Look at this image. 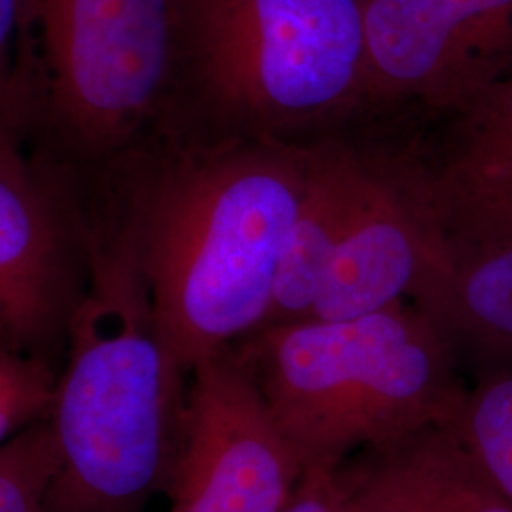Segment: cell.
Listing matches in <instances>:
<instances>
[{
    "mask_svg": "<svg viewBox=\"0 0 512 512\" xmlns=\"http://www.w3.org/2000/svg\"><path fill=\"white\" fill-rule=\"evenodd\" d=\"M433 427L384 448H368L357 465L336 467L349 512H448Z\"/></svg>",
    "mask_w": 512,
    "mask_h": 512,
    "instance_id": "cell-13",
    "label": "cell"
},
{
    "mask_svg": "<svg viewBox=\"0 0 512 512\" xmlns=\"http://www.w3.org/2000/svg\"><path fill=\"white\" fill-rule=\"evenodd\" d=\"M416 207L439 251L512 241V73L458 110Z\"/></svg>",
    "mask_w": 512,
    "mask_h": 512,
    "instance_id": "cell-8",
    "label": "cell"
},
{
    "mask_svg": "<svg viewBox=\"0 0 512 512\" xmlns=\"http://www.w3.org/2000/svg\"><path fill=\"white\" fill-rule=\"evenodd\" d=\"M366 95L465 109L512 73V0H359Z\"/></svg>",
    "mask_w": 512,
    "mask_h": 512,
    "instance_id": "cell-7",
    "label": "cell"
},
{
    "mask_svg": "<svg viewBox=\"0 0 512 512\" xmlns=\"http://www.w3.org/2000/svg\"><path fill=\"white\" fill-rule=\"evenodd\" d=\"M54 393L55 382L42 366L19 359L0 372V446L48 420Z\"/></svg>",
    "mask_w": 512,
    "mask_h": 512,
    "instance_id": "cell-17",
    "label": "cell"
},
{
    "mask_svg": "<svg viewBox=\"0 0 512 512\" xmlns=\"http://www.w3.org/2000/svg\"><path fill=\"white\" fill-rule=\"evenodd\" d=\"M29 12L55 101L92 139L131 128L179 61L177 0H21Z\"/></svg>",
    "mask_w": 512,
    "mask_h": 512,
    "instance_id": "cell-5",
    "label": "cell"
},
{
    "mask_svg": "<svg viewBox=\"0 0 512 512\" xmlns=\"http://www.w3.org/2000/svg\"><path fill=\"white\" fill-rule=\"evenodd\" d=\"M302 465L245 359L224 349L190 372L167 512H283Z\"/></svg>",
    "mask_w": 512,
    "mask_h": 512,
    "instance_id": "cell-6",
    "label": "cell"
},
{
    "mask_svg": "<svg viewBox=\"0 0 512 512\" xmlns=\"http://www.w3.org/2000/svg\"><path fill=\"white\" fill-rule=\"evenodd\" d=\"M448 427L512 503V374L480 376Z\"/></svg>",
    "mask_w": 512,
    "mask_h": 512,
    "instance_id": "cell-14",
    "label": "cell"
},
{
    "mask_svg": "<svg viewBox=\"0 0 512 512\" xmlns=\"http://www.w3.org/2000/svg\"><path fill=\"white\" fill-rule=\"evenodd\" d=\"M21 23V0H0V120L8 103L10 88V59L14 48V37Z\"/></svg>",
    "mask_w": 512,
    "mask_h": 512,
    "instance_id": "cell-18",
    "label": "cell"
},
{
    "mask_svg": "<svg viewBox=\"0 0 512 512\" xmlns=\"http://www.w3.org/2000/svg\"><path fill=\"white\" fill-rule=\"evenodd\" d=\"M433 450L448 512H512L458 437L444 425L433 427Z\"/></svg>",
    "mask_w": 512,
    "mask_h": 512,
    "instance_id": "cell-16",
    "label": "cell"
},
{
    "mask_svg": "<svg viewBox=\"0 0 512 512\" xmlns=\"http://www.w3.org/2000/svg\"><path fill=\"white\" fill-rule=\"evenodd\" d=\"M236 349L302 471L450 425L465 397L454 351L404 302L355 319L268 327Z\"/></svg>",
    "mask_w": 512,
    "mask_h": 512,
    "instance_id": "cell-3",
    "label": "cell"
},
{
    "mask_svg": "<svg viewBox=\"0 0 512 512\" xmlns=\"http://www.w3.org/2000/svg\"><path fill=\"white\" fill-rule=\"evenodd\" d=\"M437 256L414 200L372 175L306 321L355 319L403 302Z\"/></svg>",
    "mask_w": 512,
    "mask_h": 512,
    "instance_id": "cell-9",
    "label": "cell"
},
{
    "mask_svg": "<svg viewBox=\"0 0 512 512\" xmlns=\"http://www.w3.org/2000/svg\"><path fill=\"white\" fill-rule=\"evenodd\" d=\"M57 448L48 420L0 446V512H50Z\"/></svg>",
    "mask_w": 512,
    "mask_h": 512,
    "instance_id": "cell-15",
    "label": "cell"
},
{
    "mask_svg": "<svg viewBox=\"0 0 512 512\" xmlns=\"http://www.w3.org/2000/svg\"><path fill=\"white\" fill-rule=\"evenodd\" d=\"M370 177L372 173L346 156L310 154L304 194L279 262L270 311L258 330L308 319Z\"/></svg>",
    "mask_w": 512,
    "mask_h": 512,
    "instance_id": "cell-12",
    "label": "cell"
},
{
    "mask_svg": "<svg viewBox=\"0 0 512 512\" xmlns=\"http://www.w3.org/2000/svg\"><path fill=\"white\" fill-rule=\"evenodd\" d=\"M308 164L310 152L241 148L158 194L139 253L160 336L186 374L264 325Z\"/></svg>",
    "mask_w": 512,
    "mask_h": 512,
    "instance_id": "cell-2",
    "label": "cell"
},
{
    "mask_svg": "<svg viewBox=\"0 0 512 512\" xmlns=\"http://www.w3.org/2000/svg\"><path fill=\"white\" fill-rule=\"evenodd\" d=\"M410 298L456 359L512 374V241L439 251Z\"/></svg>",
    "mask_w": 512,
    "mask_h": 512,
    "instance_id": "cell-10",
    "label": "cell"
},
{
    "mask_svg": "<svg viewBox=\"0 0 512 512\" xmlns=\"http://www.w3.org/2000/svg\"><path fill=\"white\" fill-rule=\"evenodd\" d=\"M179 61L258 128L323 120L366 95L359 0H177Z\"/></svg>",
    "mask_w": 512,
    "mask_h": 512,
    "instance_id": "cell-4",
    "label": "cell"
},
{
    "mask_svg": "<svg viewBox=\"0 0 512 512\" xmlns=\"http://www.w3.org/2000/svg\"><path fill=\"white\" fill-rule=\"evenodd\" d=\"M63 310V281L52 220L0 141V334L35 344Z\"/></svg>",
    "mask_w": 512,
    "mask_h": 512,
    "instance_id": "cell-11",
    "label": "cell"
},
{
    "mask_svg": "<svg viewBox=\"0 0 512 512\" xmlns=\"http://www.w3.org/2000/svg\"><path fill=\"white\" fill-rule=\"evenodd\" d=\"M184 376L156 325L139 247L99 258L48 416L50 512H143L167 488L183 439Z\"/></svg>",
    "mask_w": 512,
    "mask_h": 512,
    "instance_id": "cell-1",
    "label": "cell"
},
{
    "mask_svg": "<svg viewBox=\"0 0 512 512\" xmlns=\"http://www.w3.org/2000/svg\"><path fill=\"white\" fill-rule=\"evenodd\" d=\"M18 357H14L8 349L0 348V372H4L6 368L18 363Z\"/></svg>",
    "mask_w": 512,
    "mask_h": 512,
    "instance_id": "cell-19",
    "label": "cell"
}]
</instances>
